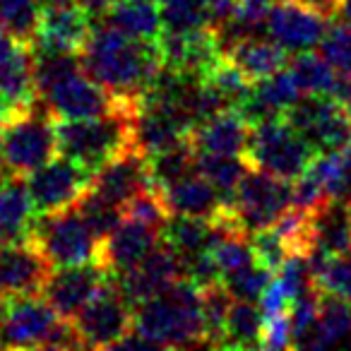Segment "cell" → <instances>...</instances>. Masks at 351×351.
Returning a JSON list of instances; mask_svg holds the SVG:
<instances>
[{
    "mask_svg": "<svg viewBox=\"0 0 351 351\" xmlns=\"http://www.w3.org/2000/svg\"><path fill=\"white\" fill-rule=\"evenodd\" d=\"M80 58L84 73L118 97H142L164 73L159 41L132 39L104 22L94 25Z\"/></svg>",
    "mask_w": 351,
    "mask_h": 351,
    "instance_id": "cell-1",
    "label": "cell"
},
{
    "mask_svg": "<svg viewBox=\"0 0 351 351\" xmlns=\"http://www.w3.org/2000/svg\"><path fill=\"white\" fill-rule=\"evenodd\" d=\"M132 330L149 339L156 349L207 346L202 287L183 277L166 291L135 306Z\"/></svg>",
    "mask_w": 351,
    "mask_h": 351,
    "instance_id": "cell-2",
    "label": "cell"
},
{
    "mask_svg": "<svg viewBox=\"0 0 351 351\" xmlns=\"http://www.w3.org/2000/svg\"><path fill=\"white\" fill-rule=\"evenodd\" d=\"M56 135L58 154L70 156L97 173L111 159L135 147V118L113 113L99 118L56 121Z\"/></svg>",
    "mask_w": 351,
    "mask_h": 351,
    "instance_id": "cell-3",
    "label": "cell"
},
{
    "mask_svg": "<svg viewBox=\"0 0 351 351\" xmlns=\"http://www.w3.org/2000/svg\"><path fill=\"white\" fill-rule=\"evenodd\" d=\"M58 156V135L56 118L49 108L17 111L5 125L0 128V166L8 176H29L39 166L49 164Z\"/></svg>",
    "mask_w": 351,
    "mask_h": 351,
    "instance_id": "cell-4",
    "label": "cell"
},
{
    "mask_svg": "<svg viewBox=\"0 0 351 351\" xmlns=\"http://www.w3.org/2000/svg\"><path fill=\"white\" fill-rule=\"evenodd\" d=\"M315 156V147L287 118L279 116L253 125L243 159L250 169L267 171L284 181H296Z\"/></svg>",
    "mask_w": 351,
    "mask_h": 351,
    "instance_id": "cell-5",
    "label": "cell"
},
{
    "mask_svg": "<svg viewBox=\"0 0 351 351\" xmlns=\"http://www.w3.org/2000/svg\"><path fill=\"white\" fill-rule=\"evenodd\" d=\"M29 239L39 245L53 269L92 265L101 258V239L94 234L77 207L36 215Z\"/></svg>",
    "mask_w": 351,
    "mask_h": 351,
    "instance_id": "cell-6",
    "label": "cell"
},
{
    "mask_svg": "<svg viewBox=\"0 0 351 351\" xmlns=\"http://www.w3.org/2000/svg\"><path fill=\"white\" fill-rule=\"evenodd\" d=\"M231 205L239 224L250 236L269 229L293 205V181H284L260 169H248L236 188Z\"/></svg>",
    "mask_w": 351,
    "mask_h": 351,
    "instance_id": "cell-7",
    "label": "cell"
},
{
    "mask_svg": "<svg viewBox=\"0 0 351 351\" xmlns=\"http://www.w3.org/2000/svg\"><path fill=\"white\" fill-rule=\"evenodd\" d=\"M284 118L315 147L317 154L351 145V111L332 94H303Z\"/></svg>",
    "mask_w": 351,
    "mask_h": 351,
    "instance_id": "cell-8",
    "label": "cell"
},
{
    "mask_svg": "<svg viewBox=\"0 0 351 351\" xmlns=\"http://www.w3.org/2000/svg\"><path fill=\"white\" fill-rule=\"evenodd\" d=\"M132 303L123 296L116 282L108 279L99 296L73 317V325L84 349H116L118 341L132 332Z\"/></svg>",
    "mask_w": 351,
    "mask_h": 351,
    "instance_id": "cell-9",
    "label": "cell"
},
{
    "mask_svg": "<svg viewBox=\"0 0 351 351\" xmlns=\"http://www.w3.org/2000/svg\"><path fill=\"white\" fill-rule=\"evenodd\" d=\"M25 178L32 200H34L36 215H51V212L75 207L94 183V173L87 166L63 154L39 166Z\"/></svg>",
    "mask_w": 351,
    "mask_h": 351,
    "instance_id": "cell-10",
    "label": "cell"
},
{
    "mask_svg": "<svg viewBox=\"0 0 351 351\" xmlns=\"http://www.w3.org/2000/svg\"><path fill=\"white\" fill-rule=\"evenodd\" d=\"M63 317L44 296L10 298L0 325V349H53V337Z\"/></svg>",
    "mask_w": 351,
    "mask_h": 351,
    "instance_id": "cell-11",
    "label": "cell"
},
{
    "mask_svg": "<svg viewBox=\"0 0 351 351\" xmlns=\"http://www.w3.org/2000/svg\"><path fill=\"white\" fill-rule=\"evenodd\" d=\"M183 277H186V265H183L181 253L169 241H164V236L140 265H135L128 272L111 274L121 293L132 303V308L159 296L161 291H166L171 284Z\"/></svg>",
    "mask_w": 351,
    "mask_h": 351,
    "instance_id": "cell-12",
    "label": "cell"
},
{
    "mask_svg": "<svg viewBox=\"0 0 351 351\" xmlns=\"http://www.w3.org/2000/svg\"><path fill=\"white\" fill-rule=\"evenodd\" d=\"M330 17L311 3L277 0L265 22V32L289 53H301L322 44L325 34L330 32Z\"/></svg>",
    "mask_w": 351,
    "mask_h": 351,
    "instance_id": "cell-13",
    "label": "cell"
},
{
    "mask_svg": "<svg viewBox=\"0 0 351 351\" xmlns=\"http://www.w3.org/2000/svg\"><path fill=\"white\" fill-rule=\"evenodd\" d=\"M53 265L34 241L0 245V298L41 296Z\"/></svg>",
    "mask_w": 351,
    "mask_h": 351,
    "instance_id": "cell-14",
    "label": "cell"
},
{
    "mask_svg": "<svg viewBox=\"0 0 351 351\" xmlns=\"http://www.w3.org/2000/svg\"><path fill=\"white\" fill-rule=\"evenodd\" d=\"M111 274L104 265H80V267H60L53 269L44 287L41 296L56 308L60 317L73 320L89 301L99 296L104 287L108 284Z\"/></svg>",
    "mask_w": 351,
    "mask_h": 351,
    "instance_id": "cell-15",
    "label": "cell"
},
{
    "mask_svg": "<svg viewBox=\"0 0 351 351\" xmlns=\"http://www.w3.org/2000/svg\"><path fill=\"white\" fill-rule=\"evenodd\" d=\"M92 29V15L80 3L46 8L32 44L36 53H82Z\"/></svg>",
    "mask_w": 351,
    "mask_h": 351,
    "instance_id": "cell-16",
    "label": "cell"
},
{
    "mask_svg": "<svg viewBox=\"0 0 351 351\" xmlns=\"http://www.w3.org/2000/svg\"><path fill=\"white\" fill-rule=\"evenodd\" d=\"M250 130L253 125L241 113V108L231 106L197 123L188 135V142L197 154L243 156L250 142Z\"/></svg>",
    "mask_w": 351,
    "mask_h": 351,
    "instance_id": "cell-17",
    "label": "cell"
},
{
    "mask_svg": "<svg viewBox=\"0 0 351 351\" xmlns=\"http://www.w3.org/2000/svg\"><path fill=\"white\" fill-rule=\"evenodd\" d=\"M152 186L149 178V161L147 154L140 152L137 147L123 152L121 156L111 159L106 166L94 173L92 191L99 193L106 200L116 202V205L125 207L130 197H135L140 191Z\"/></svg>",
    "mask_w": 351,
    "mask_h": 351,
    "instance_id": "cell-18",
    "label": "cell"
},
{
    "mask_svg": "<svg viewBox=\"0 0 351 351\" xmlns=\"http://www.w3.org/2000/svg\"><path fill=\"white\" fill-rule=\"evenodd\" d=\"M161 241V229L142 224L135 219H123L111 236L101 241V258L99 263L108 274H121L140 265Z\"/></svg>",
    "mask_w": 351,
    "mask_h": 351,
    "instance_id": "cell-19",
    "label": "cell"
},
{
    "mask_svg": "<svg viewBox=\"0 0 351 351\" xmlns=\"http://www.w3.org/2000/svg\"><path fill=\"white\" fill-rule=\"evenodd\" d=\"M36 221V207L32 200L25 176H3L0 181V245L29 241Z\"/></svg>",
    "mask_w": 351,
    "mask_h": 351,
    "instance_id": "cell-20",
    "label": "cell"
},
{
    "mask_svg": "<svg viewBox=\"0 0 351 351\" xmlns=\"http://www.w3.org/2000/svg\"><path fill=\"white\" fill-rule=\"evenodd\" d=\"M0 94L20 108H32L39 101L36 51L32 41H17L10 53L0 58Z\"/></svg>",
    "mask_w": 351,
    "mask_h": 351,
    "instance_id": "cell-21",
    "label": "cell"
},
{
    "mask_svg": "<svg viewBox=\"0 0 351 351\" xmlns=\"http://www.w3.org/2000/svg\"><path fill=\"white\" fill-rule=\"evenodd\" d=\"M171 217H202L215 219L224 207L219 191L200 173H191L181 181L159 188Z\"/></svg>",
    "mask_w": 351,
    "mask_h": 351,
    "instance_id": "cell-22",
    "label": "cell"
},
{
    "mask_svg": "<svg viewBox=\"0 0 351 351\" xmlns=\"http://www.w3.org/2000/svg\"><path fill=\"white\" fill-rule=\"evenodd\" d=\"M224 53L248 75L250 82H260V80L289 68V60H291L284 46H279L269 36L260 39L258 34L229 41L224 44Z\"/></svg>",
    "mask_w": 351,
    "mask_h": 351,
    "instance_id": "cell-23",
    "label": "cell"
},
{
    "mask_svg": "<svg viewBox=\"0 0 351 351\" xmlns=\"http://www.w3.org/2000/svg\"><path fill=\"white\" fill-rule=\"evenodd\" d=\"M101 22L140 41H159L166 32L159 0H118Z\"/></svg>",
    "mask_w": 351,
    "mask_h": 351,
    "instance_id": "cell-24",
    "label": "cell"
},
{
    "mask_svg": "<svg viewBox=\"0 0 351 351\" xmlns=\"http://www.w3.org/2000/svg\"><path fill=\"white\" fill-rule=\"evenodd\" d=\"M313 241L330 255L351 253V202L330 200L313 212Z\"/></svg>",
    "mask_w": 351,
    "mask_h": 351,
    "instance_id": "cell-25",
    "label": "cell"
},
{
    "mask_svg": "<svg viewBox=\"0 0 351 351\" xmlns=\"http://www.w3.org/2000/svg\"><path fill=\"white\" fill-rule=\"evenodd\" d=\"M263 325L265 315L253 301L234 298L221 349H263Z\"/></svg>",
    "mask_w": 351,
    "mask_h": 351,
    "instance_id": "cell-26",
    "label": "cell"
},
{
    "mask_svg": "<svg viewBox=\"0 0 351 351\" xmlns=\"http://www.w3.org/2000/svg\"><path fill=\"white\" fill-rule=\"evenodd\" d=\"M195 159L197 152L193 149L191 142H181V145H173L169 149H161L156 154H149V178L154 188H166L171 183L181 181L186 176L195 173Z\"/></svg>",
    "mask_w": 351,
    "mask_h": 351,
    "instance_id": "cell-27",
    "label": "cell"
},
{
    "mask_svg": "<svg viewBox=\"0 0 351 351\" xmlns=\"http://www.w3.org/2000/svg\"><path fill=\"white\" fill-rule=\"evenodd\" d=\"M250 166L245 164L243 156H224V154H197L195 173L212 183L219 191L221 200L229 202L239 188L241 178L245 176Z\"/></svg>",
    "mask_w": 351,
    "mask_h": 351,
    "instance_id": "cell-28",
    "label": "cell"
},
{
    "mask_svg": "<svg viewBox=\"0 0 351 351\" xmlns=\"http://www.w3.org/2000/svg\"><path fill=\"white\" fill-rule=\"evenodd\" d=\"M289 70L303 94H332L339 75L325 56H317L313 51H301L293 56L289 60Z\"/></svg>",
    "mask_w": 351,
    "mask_h": 351,
    "instance_id": "cell-29",
    "label": "cell"
},
{
    "mask_svg": "<svg viewBox=\"0 0 351 351\" xmlns=\"http://www.w3.org/2000/svg\"><path fill=\"white\" fill-rule=\"evenodd\" d=\"M234 296L224 282H215L210 287H202V315H205V332H207V346L221 349L226 337V320Z\"/></svg>",
    "mask_w": 351,
    "mask_h": 351,
    "instance_id": "cell-30",
    "label": "cell"
},
{
    "mask_svg": "<svg viewBox=\"0 0 351 351\" xmlns=\"http://www.w3.org/2000/svg\"><path fill=\"white\" fill-rule=\"evenodd\" d=\"M41 12L39 0H0V25L20 41H34Z\"/></svg>",
    "mask_w": 351,
    "mask_h": 351,
    "instance_id": "cell-31",
    "label": "cell"
},
{
    "mask_svg": "<svg viewBox=\"0 0 351 351\" xmlns=\"http://www.w3.org/2000/svg\"><path fill=\"white\" fill-rule=\"evenodd\" d=\"M80 210V215L87 219V224L92 226V231L99 236V239H106V236H111L113 231L121 226V221L125 219V215H123V207L116 205V202L106 200V197H101L99 193H94L92 188H89L87 193L82 195V200L75 205Z\"/></svg>",
    "mask_w": 351,
    "mask_h": 351,
    "instance_id": "cell-32",
    "label": "cell"
},
{
    "mask_svg": "<svg viewBox=\"0 0 351 351\" xmlns=\"http://www.w3.org/2000/svg\"><path fill=\"white\" fill-rule=\"evenodd\" d=\"M166 32H191L210 27L207 0H159Z\"/></svg>",
    "mask_w": 351,
    "mask_h": 351,
    "instance_id": "cell-33",
    "label": "cell"
},
{
    "mask_svg": "<svg viewBox=\"0 0 351 351\" xmlns=\"http://www.w3.org/2000/svg\"><path fill=\"white\" fill-rule=\"evenodd\" d=\"M274 272L269 267L260 263H253L250 267H243L239 272H231L226 277H221L224 287L229 289V293L236 298V301H253L258 303L260 296L265 293L267 284L272 282Z\"/></svg>",
    "mask_w": 351,
    "mask_h": 351,
    "instance_id": "cell-34",
    "label": "cell"
},
{
    "mask_svg": "<svg viewBox=\"0 0 351 351\" xmlns=\"http://www.w3.org/2000/svg\"><path fill=\"white\" fill-rule=\"evenodd\" d=\"M315 287L325 293L351 301V253L332 255L325 267L315 274Z\"/></svg>",
    "mask_w": 351,
    "mask_h": 351,
    "instance_id": "cell-35",
    "label": "cell"
},
{
    "mask_svg": "<svg viewBox=\"0 0 351 351\" xmlns=\"http://www.w3.org/2000/svg\"><path fill=\"white\" fill-rule=\"evenodd\" d=\"M250 243H253L255 260L260 265H265V267H269L272 272H277L287 263V258H291V250H289L287 241L282 239V234L274 226L253 234L250 236Z\"/></svg>",
    "mask_w": 351,
    "mask_h": 351,
    "instance_id": "cell-36",
    "label": "cell"
},
{
    "mask_svg": "<svg viewBox=\"0 0 351 351\" xmlns=\"http://www.w3.org/2000/svg\"><path fill=\"white\" fill-rule=\"evenodd\" d=\"M320 51L332 68L339 73H351V22H339V25L330 27L320 44Z\"/></svg>",
    "mask_w": 351,
    "mask_h": 351,
    "instance_id": "cell-37",
    "label": "cell"
},
{
    "mask_svg": "<svg viewBox=\"0 0 351 351\" xmlns=\"http://www.w3.org/2000/svg\"><path fill=\"white\" fill-rule=\"evenodd\" d=\"M293 346V325L291 311L279 313V315H267L263 325V349H291Z\"/></svg>",
    "mask_w": 351,
    "mask_h": 351,
    "instance_id": "cell-38",
    "label": "cell"
},
{
    "mask_svg": "<svg viewBox=\"0 0 351 351\" xmlns=\"http://www.w3.org/2000/svg\"><path fill=\"white\" fill-rule=\"evenodd\" d=\"M258 303H260V311H263L265 317L291 311V298L287 296V291L282 289V284H279L277 277H272V282L267 284V289H265V293L260 296Z\"/></svg>",
    "mask_w": 351,
    "mask_h": 351,
    "instance_id": "cell-39",
    "label": "cell"
},
{
    "mask_svg": "<svg viewBox=\"0 0 351 351\" xmlns=\"http://www.w3.org/2000/svg\"><path fill=\"white\" fill-rule=\"evenodd\" d=\"M239 0H207V15H210V27L217 32L224 29L229 22H234Z\"/></svg>",
    "mask_w": 351,
    "mask_h": 351,
    "instance_id": "cell-40",
    "label": "cell"
},
{
    "mask_svg": "<svg viewBox=\"0 0 351 351\" xmlns=\"http://www.w3.org/2000/svg\"><path fill=\"white\" fill-rule=\"evenodd\" d=\"M77 3L89 12V15H92L94 22H101L104 17L113 10V5H116L118 0H77Z\"/></svg>",
    "mask_w": 351,
    "mask_h": 351,
    "instance_id": "cell-41",
    "label": "cell"
},
{
    "mask_svg": "<svg viewBox=\"0 0 351 351\" xmlns=\"http://www.w3.org/2000/svg\"><path fill=\"white\" fill-rule=\"evenodd\" d=\"M303 3L315 5L317 10L325 12L330 20H337V17H339V10H341V0H303Z\"/></svg>",
    "mask_w": 351,
    "mask_h": 351,
    "instance_id": "cell-42",
    "label": "cell"
},
{
    "mask_svg": "<svg viewBox=\"0 0 351 351\" xmlns=\"http://www.w3.org/2000/svg\"><path fill=\"white\" fill-rule=\"evenodd\" d=\"M17 111H22V108L15 106V104H12L10 99L5 97V94H0V128L5 125V123L10 121V118L15 116Z\"/></svg>",
    "mask_w": 351,
    "mask_h": 351,
    "instance_id": "cell-43",
    "label": "cell"
},
{
    "mask_svg": "<svg viewBox=\"0 0 351 351\" xmlns=\"http://www.w3.org/2000/svg\"><path fill=\"white\" fill-rule=\"evenodd\" d=\"M17 41H20V39H15V36H12L10 32H5V27L0 25V58L10 53V51L15 49Z\"/></svg>",
    "mask_w": 351,
    "mask_h": 351,
    "instance_id": "cell-44",
    "label": "cell"
},
{
    "mask_svg": "<svg viewBox=\"0 0 351 351\" xmlns=\"http://www.w3.org/2000/svg\"><path fill=\"white\" fill-rule=\"evenodd\" d=\"M41 8H60V5H73V3H77V0H39Z\"/></svg>",
    "mask_w": 351,
    "mask_h": 351,
    "instance_id": "cell-45",
    "label": "cell"
},
{
    "mask_svg": "<svg viewBox=\"0 0 351 351\" xmlns=\"http://www.w3.org/2000/svg\"><path fill=\"white\" fill-rule=\"evenodd\" d=\"M339 17H341V20H346V22H351V0H341Z\"/></svg>",
    "mask_w": 351,
    "mask_h": 351,
    "instance_id": "cell-46",
    "label": "cell"
},
{
    "mask_svg": "<svg viewBox=\"0 0 351 351\" xmlns=\"http://www.w3.org/2000/svg\"><path fill=\"white\" fill-rule=\"evenodd\" d=\"M8 306H10V298H0V325H3V320L8 315Z\"/></svg>",
    "mask_w": 351,
    "mask_h": 351,
    "instance_id": "cell-47",
    "label": "cell"
},
{
    "mask_svg": "<svg viewBox=\"0 0 351 351\" xmlns=\"http://www.w3.org/2000/svg\"><path fill=\"white\" fill-rule=\"evenodd\" d=\"M0 181H3V176H0Z\"/></svg>",
    "mask_w": 351,
    "mask_h": 351,
    "instance_id": "cell-48",
    "label": "cell"
}]
</instances>
